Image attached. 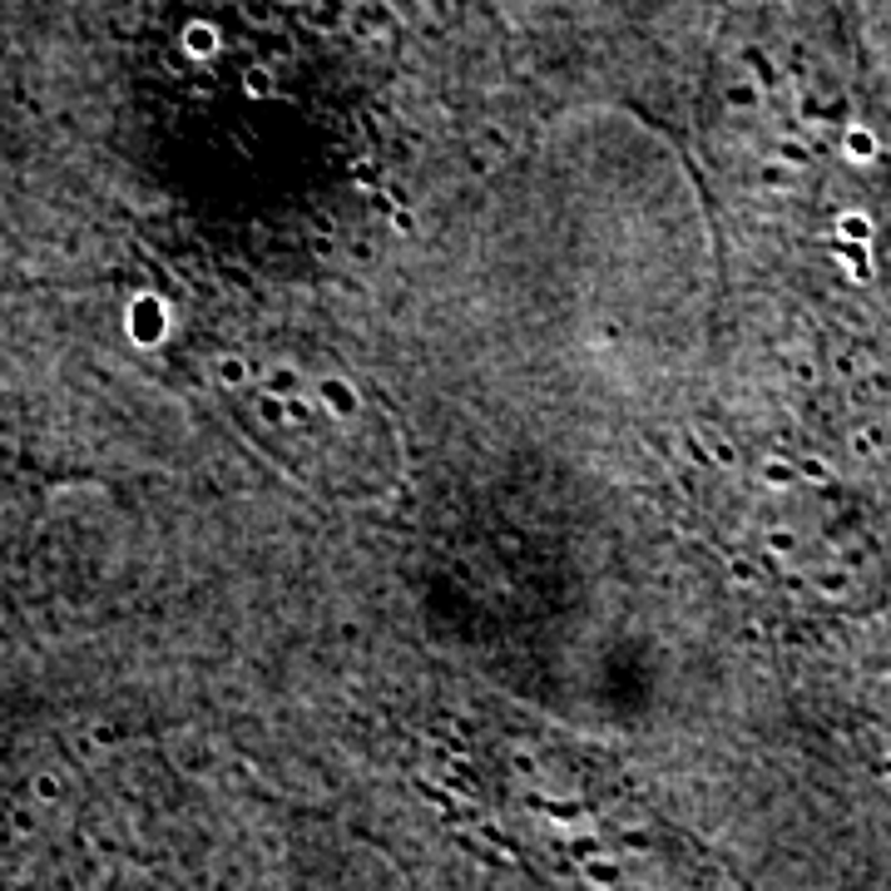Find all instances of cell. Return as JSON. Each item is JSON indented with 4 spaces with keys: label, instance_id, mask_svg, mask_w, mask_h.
I'll list each match as a JSON object with an SVG mask.
<instances>
[{
    "label": "cell",
    "instance_id": "obj_1",
    "mask_svg": "<svg viewBox=\"0 0 891 891\" xmlns=\"http://www.w3.org/2000/svg\"><path fill=\"white\" fill-rule=\"evenodd\" d=\"M491 792L525 862L560 891H723L679 828L610 768L545 739H505Z\"/></svg>",
    "mask_w": 891,
    "mask_h": 891
}]
</instances>
